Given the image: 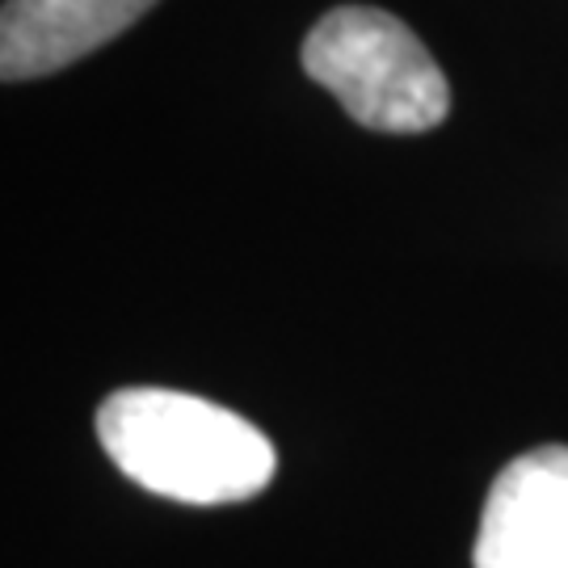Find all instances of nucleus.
Returning a JSON list of instances; mask_svg holds the SVG:
<instances>
[{
  "mask_svg": "<svg viewBox=\"0 0 568 568\" xmlns=\"http://www.w3.org/2000/svg\"><path fill=\"white\" fill-rule=\"evenodd\" d=\"M98 443L126 480L182 506L248 501L278 467L270 438L253 422L173 387H122L105 396Z\"/></svg>",
  "mask_w": 568,
  "mask_h": 568,
  "instance_id": "f257e3e1",
  "label": "nucleus"
},
{
  "mask_svg": "<svg viewBox=\"0 0 568 568\" xmlns=\"http://www.w3.org/2000/svg\"><path fill=\"white\" fill-rule=\"evenodd\" d=\"M304 72L366 131L422 135L450 114V84L422 39L387 9L342 4L307 30Z\"/></svg>",
  "mask_w": 568,
  "mask_h": 568,
  "instance_id": "f03ea898",
  "label": "nucleus"
},
{
  "mask_svg": "<svg viewBox=\"0 0 568 568\" xmlns=\"http://www.w3.org/2000/svg\"><path fill=\"white\" fill-rule=\"evenodd\" d=\"M471 568H568V447H535L501 467Z\"/></svg>",
  "mask_w": 568,
  "mask_h": 568,
  "instance_id": "7ed1b4c3",
  "label": "nucleus"
},
{
  "mask_svg": "<svg viewBox=\"0 0 568 568\" xmlns=\"http://www.w3.org/2000/svg\"><path fill=\"white\" fill-rule=\"evenodd\" d=\"M156 0H4L0 13V77H51L89 51L119 39Z\"/></svg>",
  "mask_w": 568,
  "mask_h": 568,
  "instance_id": "20e7f679",
  "label": "nucleus"
}]
</instances>
